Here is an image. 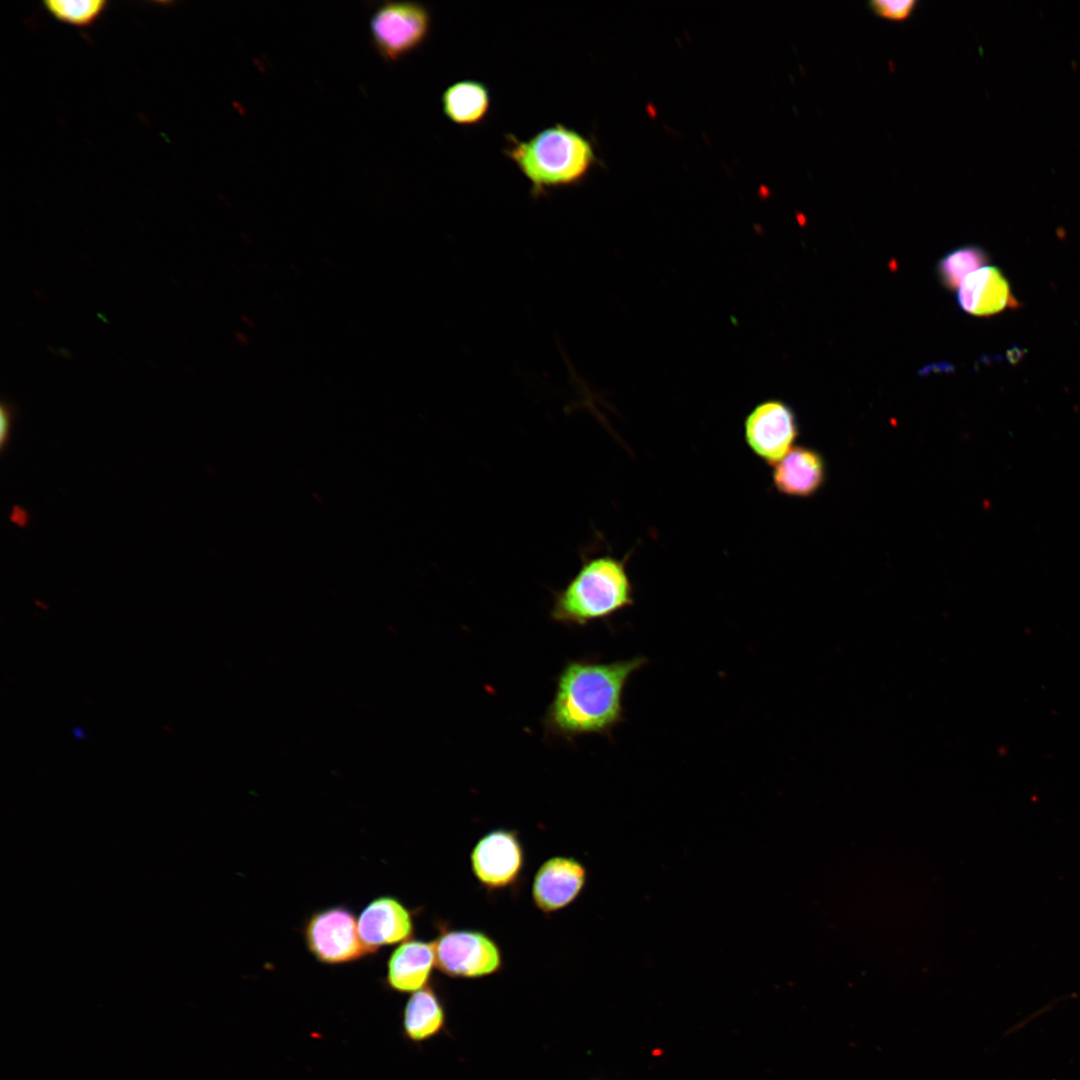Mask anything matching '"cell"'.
<instances>
[{
  "instance_id": "ba28073f",
  "label": "cell",
  "mask_w": 1080,
  "mask_h": 1080,
  "mask_svg": "<svg viewBox=\"0 0 1080 1080\" xmlns=\"http://www.w3.org/2000/svg\"><path fill=\"white\" fill-rule=\"evenodd\" d=\"M524 849L516 831L495 829L474 845L471 869L481 886L501 890L514 885L524 867Z\"/></svg>"
},
{
  "instance_id": "2e32d148",
  "label": "cell",
  "mask_w": 1080,
  "mask_h": 1080,
  "mask_svg": "<svg viewBox=\"0 0 1080 1080\" xmlns=\"http://www.w3.org/2000/svg\"><path fill=\"white\" fill-rule=\"evenodd\" d=\"M988 261V254L983 248L961 246L942 257L937 265V274L946 289L956 290L968 275L986 266Z\"/></svg>"
},
{
  "instance_id": "7c38bea8",
  "label": "cell",
  "mask_w": 1080,
  "mask_h": 1080,
  "mask_svg": "<svg viewBox=\"0 0 1080 1080\" xmlns=\"http://www.w3.org/2000/svg\"><path fill=\"white\" fill-rule=\"evenodd\" d=\"M825 476L822 455L810 447L795 446L774 465L772 483L782 495L807 498L818 492Z\"/></svg>"
},
{
  "instance_id": "d6986e66",
  "label": "cell",
  "mask_w": 1080,
  "mask_h": 1080,
  "mask_svg": "<svg viewBox=\"0 0 1080 1080\" xmlns=\"http://www.w3.org/2000/svg\"><path fill=\"white\" fill-rule=\"evenodd\" d=\"M16 418V406L11 401L3 399L0 405V451L2 456L9 449Z\"/></svg>"
},
{
  "instance_id": "9a60e30c",
  "label": "cell",
  "mask_w": 1080,
  "mask_h": 1080,
  "mask_svg": "<svg viewBox=\"0 0 1080 1080\" xmlns=\"http://www.w3.org/2000/svg\"><path fill=\"white\" fill-rule=\"evenodd\" d=\"M491 95L481 81L467 79L449 85L441 95L444 116L458 126L481 124L489 114Z\"/></svg>"
},
{
  "instance_id": "3957f363",
  "label": "cell",
  "mask_w": 1080,
  "mask_h": 1080,
  "mask_svg": "<svg viewBox=\"0 0 1080 1080\" xmlns=\"http://www.w3.org/2000/svg\"><path fill=\"white\" fill-rule=\"evenodd\" d=\"M627 557L584 556L576 574L553 595L550 617L567 626L605 620L634 604Z\"/></svg>"
},
{
  "instance_id": "277c9868",
  "label": "cell",
  "mask_w": 1080,
  "mask_h": 1080,
  "mask_svg": "<svg viewBox=\"0 0 1080 1080\" xmlns=\"http://www.w3.org/2000/svg\"><path fill=\"white\" fill-rule=\"evenodd\" d=\"M431 30L429 8L416 1L379 6L370 20L372 43L384 60L394 62L420 48Z\"/></svg>"
},
{
  "instance_id": "30bf717a",
  "label": "cell",
  "mask_w": 1080,
  "mask_h": 1080,
  "mask_svg": "<svg viewBox=\"0 0 1080 1080\" xmlns=\"http://www.w3.org/2000/svg\"><path fill=\"white\" fill-rule=\"evenodd\" d=\"M360 940L368 954L382 946L405 942L414 932L409 909L397 898L381 896L372 900L357 920Z\"/></svg>"
},
{
  "instance_id": "ffe728a7",
  "label": "cell",
  "mask_w": 1080,
  "mask_h": 1080,
  "mask_svg": "<svg viewBox=\"0 0 1080 1080\" xmlns=\"http://www.w3.org/2000/svg\"><path fill=\"white\" fill-rule=\"evenodd\" d=\"M73 735L78 739H82L85 736L83 729L79 727L73 729Z\"/></svg>"
},
{
  "instance_id": "ac0fdd59",
  "label": "cell",
  "mask_w": 1080,
  "mask_h": 1080,
  "mask_svg": "<svg viewBox=\"0 0 1080 1080\" xmlns=\"http://www.w3.org/2000/svg\"><path fill=\"white\" fill-rule=\"evenodd\" d=\"M915 4L914 0H874L870 2V7L877 15L892 20H902L911 14Z\"/></svg>"
},
{
  "instance_id": "e0dca14e",
  "label": "cell",
  "mask_w": 1080,
  "mask_h": 1080,
  "mask_svg": "<svg viewBox=\"0 0 1080 1080\" xmlns=\"http://www.w3.org/2000/svg\"><path fill=\"white\" fill-rule=\"evenodd\" d=\"M43 4L55 19L77 27L94 23L107 6L103 0H46Z\"/></svg>"
},
{
  "instance_id": "8992f818",
  "label": "cell",
  "mask_w": 1080,
  "mask_h": 1080,
  "mask_svg": "<svg viewBox=\"0 0 1080 1080\" xmlns=\"http://www.w3.org/2000/svg\"><path fill=\"white\" fill-rule=\"evenodd\" d=\"M304 938L312 955L325 964L349 963L368 954L354 915L343 906L312 914L306 922Z\"/></svg>"
},
{
  "instance_id": "5bb4252c",
  "label": "cell",
  "mask_w": 1080,
  "mask_h": 1080,
  "mask_svg": "<svg viewBox=\"0 0 1080 1080\" xmlns=\"http://www.w3.org/2000/svg\"><path fill=\"white\" fill-rule=\"evenodd\" d=\"M446 1025L444 1004L432 985L415 991L402 1013V1033L413 1043H422L440 1034Z\"/></svg>"
},
{
  "instance_id": "52a82bcc",
  "label": "cell",
  "mask_w": 1080,
  "mask_h": 1080,
  "mask_svg": "<svg viewBox=\"0 0 1080 1080\" xmlns=\"http://www.w3.org/2000/svg\"><path fill=\"white\" fill-rule=\"evenodd\" d=\"M798 434L793 409L778 399L758 403L744 421L748 447L758 458L773 466L791 450Z\"/></svg>"
},
{
  "instance_id": "4fadbf2b",
  "label": "cell",
  "mask_w": 1080,
  "mask_h": 1080,
  "mask_svg": "<svg viewBox=\"0 0 1080 1080\" xmlns=\"http://www.w3.org/2000/svg\"><path fill=\"white\" fill-rule=\"evenodd\" d=\"M434 966L433 941L407 940L390 955L385 983L393 991L413 993L429 984Z\"/></svg>"
},
{
  "instance_id": "7a4b0ae2",
  "label": "cell",
  "mask_w": 1080,
  "mask_h": 1080,
  "mask_svg": "<svg viewBox=\"0 0 1080 1080\" xmlns=\"http://www.w3.org/2000/svg\"><path fill=\"white\" fill-rule=\"evenodd\" d=\"M504 155L530 182L537 199L551 189L581 184L597 158L589 139L561 123L545 128L528 140L506 134Z\"/></svg>"
},
{
  "instance_id": "5b68a950",
  "label": "cell",
  "mask_w": 1080,
  "mask_h": 1080,
  "mask_svg": "<svg viewBox=\"0 0 1080 1080\" xmlns=\"http://www.w3.org/2000/svg\"><path fill=\"white\" fill-rule=\"evenodd\" d=\"M433 944L435 965L449 977H486L497 973L503 965L498 944L479 930L441 929Z\"/></svg>"
},
{
  "instance_id": "6da1fadb",
  "label": "cell",
  "mask_w": 1080,
  "mask_h": 1080,
  "mask_svg": "<svg viewBox=\"0 0 1080 1080\" xmlns=\"http://www.w3.org/2000/svg\"><path fill=\"white\" fill-rule=\"evenodd\" d=\"M644 657L609 663L568 661L556 679L544 716L546 735L573 740L588 734L610 735L623 721V693Z\"/></svg>"
},
{
  "instance_id": "8fae6325",
  "label": "cell",
  "mask_w": 1080,
  "mask_h": 1080,
  "mask_svg": "<svg viewBox=\"0 0 1080 1080\" xmlns=\"http://www.w3.org/2000/svg\"><path fill=\"white\" fill-rule=\"evenodd\" d=\"M957 302L966 313L991 316L1020 303L1004 274L995 266H984L968 275L958 288Z\"/></svg>"
},
{
  "instance_id": "9c48e42d",
  "label": "cell",
  "mask_w": 1080,
  "mask_h": 1080,
  "mask_svg": "<svg viewBox=\"0 0 1080 1080\" xmlns=\"http://www.w3.org/2000/svg\"><path fill=\"white\" fill-rule=\"evenodd\" d=\"M587 881L585 866L573 857L554 856L536 871L531 895L534 905L545 914L555 913L572 904Z\"/></svg>"
}]
</instances>
